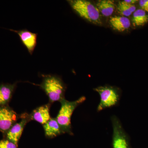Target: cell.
Here are the masks:
<instances>
[{
  "label": "cell",
  "mask_w": 148,
  "mask_h": 148,
  "mask_svg": "<svg viewBox=\"0 0 148 148\" xmlns=\"http://www.w3.org/2000/svg\"><path fill=\"white\" fill-rule=\"evenodd\" d=\"M112 123L113 148H131L129 140L122 126L119 119L116 116L112 118Z\"/></svg>",
  "instance_id": "obj_5"
},
{
  "label": "cell",
  "mask_w": 148,
  "mask_h": 148,
  "mask_svg": "<svg viewBox=\"0 0 148 148\" xmlns=\"http://www.w3.org/2000/svg\"><path fill=\"white\" fill-rule=\"evenodd\" d=\"M16 84L0 85V107L7 106L11 99Z\"/></svg>",
  "instance_id": "obj_12"
},
{
  "label": "cell",
  "mask_w": 148,
  "mask_h": 148,
  "mask_svg": "<svg viewBox=\"0 0 148 148\" xmlns=\"http://www.w3.org/2000/svg\"><path fill=\"white\" fill-rule=\"evenodd\" d=\"M21 118V121L15 123L5 134L6 139L16 145L20 140L25 125L30 120L27 114Z\"/></svg>",
  "instance_id": "obj_8"
},
{
  "label": "cell",
  "mask_w": 148,
  "mask_h": 148,
  "mask_svg": "<svg viewBox=\"0 0 148 148\" xmlns=\"http://www.w3.org/2000/svg\"><path fill=\"white\" fill-rule=\"evenodd\" d=\"M45 136L48 138H53L64 133L56 119L51 118L45 123L43 125Z\"/></svg>",
  "instance_id": "obj_10"
},
{
  "label": "cell",
  "mask_w": 148,
  "mask_h": 148,
  "mask_svg": "<svg viewBox=\"0 0 148 148\" xmlns=\"http://www.w3.org/2000/svg\"><path fill=\"white\" fill-rule=\"evenodd\" d=\"M40 86L45 91L51 103L64 99L65 86L61 79L56 76H45Z\"/></svg>",
  "instance_id": "obj_3"
},
{
  "label": "cell",
  "mask_w": 148,
  "mask_h": 148,
  "mask_svg": "<svg viewBox=\"0 0 148 148\" xmlns=\"http://www.w3.org/2000/svg\"><path fill=\"white\" fill-rule=\"evenodd\" d=\"M110 23L114 30L120 32L126 31L131 25L129 18L124 16H115L111 17Z\"/></svg>",
  "instance_id": "obj_11"
},
{
  "label": "cell",
  "mask_w": 148,
  "mask_h": 148,
  "mask_svg": "<svg viewBox=\"0 0 148 148\" xmlns=\"http://www.w3.org/2000/svg\"><path fill=\"white\" fill-rule=\"evenodd\" d=\"M85 100V97L82 96L75 101H69L64 98L60 101L61 108L56 119L64 133L72 134L71 126L72 114L77 107Z\"/></svg>",
  "instance_id": "obj_2"
},
{
  "label": "cell",
  "mask_w": 148,
  "mask_h": 148,
  "mask_svg": "<svg viewBox=\"0 0 148 148\" xmlns=\"http://www.w3.org/2000/svg\"><path fill=\"white\" fill-rule=\"evenodd\" d=\"M139 2L141 9L148 12V0H140Z\"/></svg>",
  "instance_id": "obj_17"
},
{
  "label": "cell",
  "mask_w": 148,
  "mask_h": 148,
  "mask_svg": "<svg viewBox=\"0 0 148 148\" xmlns=\"http://www.w3.org/2000/svg\"><path fill=\"white\" fill-rule=\"evenodd\" d=\"M49 105H44L35 109L29 116L30 120H33L41 124H45L50 119Z\"/></svg>",
  "instance_id": "obj_9"
},
{
  "label": "cell",
  "mask_w": 148,
  "mask_h": 148,
  "mask_svg": "<svg viewBox=\"0 0 148 148\" xmlns=\"http://www.w3.org/2000/svg\"><path fill=\"white\" fill-rule=\"evenodd\" d=\"M17 114L8 106L0 107V131L6 134L16 123Z\"/></svg>",
  "instance_id": "obj_6"
},
{
  "label": "cell",
  "mask_w": 148,
  "mask_h": 148,
  "mask_svg": "<svg viewBox=\"0 0 148 148\" xmlns=\"http://www.w3.org/2000/svg\"><path fill=\"white\" fill-rule=\"evenodd\" d=\"M132 21L135 27L144 26L148 22V14L141 9L137 10L133 12Z\"/></svg>",
  "instance_id": "obj_14"
},
{
  "label": "cell",
  "mask_w": 148,
  "mask_h": 148,
  "mask_svg": "<svg viewBox=\"0 0 148 148\" xmlns=\"http://www.w3.org/2000/svg\"><path fill=\"white\" fill-rule=\"evenodd\" d=\"M12 32H15L20 38L21 42L24 45L31 55L33 54L37 45L38 34L28 31L27 29L14 30L10 29Z\"/></svg>",
  "instance_id": "obj_7"
},
{
  "label": "cell",
  "mask_w": 148,
  "mask_h": 148,
  "mask_svg": "<svg viewBox=\"0 0 148 148\" xmlns=\"http://www.w3.org/2000/svg\"><path fill=\"white\" fill-rule=\"evenodd\" d=\"M18 146L7 139L0 140V148H17Z\"/></svg>",
  "instance_id": "obj_16"
},
{
  "label": "cell",
  "mask_w": 148,
  "mask_h": 148,
  "mask_svg": "<svg viewBox=\"0 0 148 148\" xmlns=\"http://www.w3.org/2000/svg\"><path fill=\"white\" fill-rule=\"evenodd\" d=\"M97 7L103 16H111L114 10V3L111 0H100L97 3Z\"/></svg>",
  "instance_id": "obj_13"
},
{
  "label": "cell",
  "mask_w": 148,
  "mask_h": 148,
  "mask_svg": "<svg viewBox=\"0 0 148 148\" xmlns=\"http://www.w3.org/2000/svg\"><path fill=\"white\" fill-rule=\"evenodd\" d=\"M68 1L80 17L93 24H102L100 12L97 7L90 2L86 0H71Z\"/></svg>",
  "instance_id": "obj_1"
},
{
  "label": "cell",
  "mask_w": 148,
  "mask_h": 148,
  "mask_svg": "<svg viewBox=\"0 0 148 148\" xmlns=\"http://www.w3.org/2000/svg\"><path fill=\"white\" fill-rule=\"evenodd\" d=\"M120 14L124 16H129L136 10V7L134 4L127 3L123 1H120L117 7Z\"/></svg>",
  "instance_id": "obj_15"
},
{
  "label": "cell",
  "mask_w": 148,
  "mask_h": 148,
  "mask_svg": "<svg viewBox=\"0 0 148 148\" xmlns=\"http://www.w3.org/2000/svg\"><path fill=\"white\" fill-rule=\"evenodd\" d=\"M95 90L100 94L101 101L97 110L101 111L106 108L116 105L119 100V95L113 88L108 86H100Z\"/></svg>",
  "instance_id": "obj_4"
},
{
  "label": "cell",
  "mask_w": 148,
  "mask_h": 148,
  "mask_svg": "<svg viewBox=\"0 0 148 148\" xmlns=\"http://www.w3.org/2000/svg\"><path fill=\"white\" fill-rule=\"evenodd\" d=\"M124 1L127 3L133 4L137 3V2L139 1H137V0H124Z\"/></svg>",
  "instance_id": "obj_18"
}]
</instances>
